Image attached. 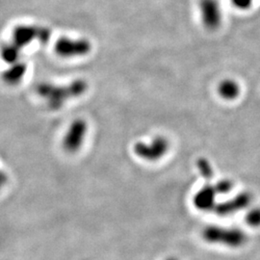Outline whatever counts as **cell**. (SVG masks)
I'll return each instance as SVG.
<instances>
[{
	"mask_svg": "<svg viewBox=\"0 0 260 260\" xmlns=\"http://www.w3.org/2000/svg\"><path fill=\"white\" fill-rule=\"evenodd\" d=\"M248 223L252 225H258L260 224V209H254L251 213L248 215Z\"/></svg>",
	"mask_w": 260,
	"mask_h": 260,
	"instance_id": "obj_14",
	"label": "cell"
},
{
	"mask_svg": "<svg viewBox=\"0 0 260 260\" xmlns=\"http://www.w3.org/2000/svg\"><path fill=\"white\" fill-rule=\"evenodd\" d=\"M202 23L207 30L216 31L223 22V12L219 0H199Z\"/></svg>",
	"mask_w": 260,
	"mask_h": 260,
	"instance_id": "obj_4",
	"label": "cell"
},
{
	"mask_svg": "<svg viewBox=\"0 0 260 260\" xmlns=\"http://www.w3.org/2000/svg\"><path fill=\"white\" fill-rule=\"evenodd\" d=\"M197 164H198L199 171L203 175V177H205V178H210L212 177L213 171H212V168L210 166V163L207 160H205L204 158L199 159Z\"/></svg>",
	"mask_w": 260,
	"mask_h": 260,
	"instance_id": "obj_12",
	"label": "cell"
},
{
	"mask_svg": "<svg viewBox=\"0 0 260 260\" xmlns=\"http://www.w3.org/2000/svg\"><path fill=\"white\" fill-rule=\"evenodd\" d=\"M253 1L254 0H231V3L235 9L245 12L251 9L253 5Z\"/></svg>",
	"mask_w": 260,
	"mask_h": 260,
	"instance_id": "obj_13",
	"label": "cell"
},
{
	"mask_svg": "<svg viewBox=\"0 0 260 260\" xmlns=\"http://www.w3.org/2000/svg\"><path fill=\"white\" fill-rule=\"evenodd\" d=\"M26 72H27L26 64L19 61L15 64L10 65L9 69H7L3 74V79L9 85H16L23 79V77L26 75Z\"/></svg>",
	"mask_w": 260,
	"mask_h": 260,
	"instance_id": "obj_10",
	"label": "cell"
},
{
	"mask_svg": "<svg viewBox=\"0 0 260 260\" xmlns=\"http://www.w3.org/2000/svg\"><path fill=\"white\" fill-rule=\"evenodd\" d=\"M88 84L83 79H76L67 86H57L51 83L39 84L37 93L47 101L52 110L60 109L69 100L78 98L86 93Z\"/></svg>",
	"mask_w": 260,
	"mask_h": 260,
	"instance_id": "obj_1",
	"label": "cell"
},
{
	"mask_svg": "<svg viewBox=\"0 0 260 260\" xmlns=\"http://www.w3.org/2000/svg\"><path fill=\"white\" fill-rule=\"evenodd\" d=\"M166 260H177V258H174V257H171V258H168Z\"/></svg>",
	"mask_w": 260,
	"mask_h": 260,
	"instance_id": "obj_16",
	"label": "cell"
},
{
	"mask_svg": "<svg viewBox=\"0 0 260 260\" xmlns=\"http://www.w3.org/2000/svg\"><path fill=\"white\" fill-rule=\"evenodd\" d=\"M133 150L138 157L147 161H156L163 157L169 150V142L165 137L157 136L149 143L137 142Z\"/></svg>",
	"mask_w": 260,
	"mask_h": 260,
	"instance_id": "obj_5",
	"label": "cell"
},
{
	"mask_svg": "<svg viewBox=\"0 0 260 260\" xmlns=\"http://www.w3.org/2000/svg\"><path fill=\"white\" fill-rule=\"evenodd\" d=\"M218 93L220 96L225 101H233L237 99L241 93L240 84L234 79H223L218 86Z\"/></svg>",
	"mask_w": 260,
	"mask_h": 260,
	"instance_id": "obj_9",
	"label": "cell"
},
{
	"mask_svg": "<svg viewBox=\"0 0 260 260\" xmlns=\"http://www.w3.org/2000/svg\"><path fill=\"white\" fill-rule=\"evenodd\" d=\"M217 194L216 188L212 186L205 185L194 197V205L198 209L210 210L216 207L215 197Z\"/></svg>",
	"mask_w": 260,
	"mask_h": 260,
	"instance_id": "obj_8",
	"label": "cell"
},
{
	"mask_svg": "<svg viewBox=\"0 0 260 260\" xmlns=\"http://www.w3.org/2000/svg\"><path fill=\"white\" fill-rule=\"evenodd\" d=\"M88 130L87 122L77 119L72 122L63 141L64 149L69 152H75L81 148Z\"/></svg>",
	"mask_w": 260,
	"mask_h": 260,
	"instance_id": "obj_7",
	"label": "cell"
},
{
	"mask_svg": "<svg viewBox=\"0 0 260 260\" xmlns=\"http://www.w3.org/2000/svg\"><path fill=\"white\" fill-rule=\"evenodd\" d=\"M91 49L92 46L88 40L67 37L60 38L54 47L56 54L64 58L82 57L90 53Z\"/></svg>",
	"mask_w": 260,
	"mask_h": 260,
	"instance_id": "obj_3",
	"label": "cell"
},
{
	"mask_svg": "<svg viewBox=\"0 0 260 260\" xmlns=\"http://www.w3.org/2000/svg\"><path fill=\"white\" fill-rule=\"evenodd\" d=\"M215 188H216L217 193H221V194H223V193H226V192H229V191L231 190V188H232V185H231V183H230L229 181L224 180V181L220 182L218 185H216Z\"/></svg>",
	"mask_w": 260,
	"mask_h": 260,
	"instance_id": "obj_15",
	"label": "cell"
},
{
	"mask_svg": "<svg viewBox=\"0 0 260 260\" xmlns=\"http://www.w3.org/2000/svg\"><path fill=\"white\" fill-rule=\"evenodd\" d=\"M203 235L205 241L229 246H238L244 241L243 235L238 231L226 230L219 226H207Z\"/></svg>",
	"mask_w": 260,
	"mask_h": 260,
	"instance_id": "obj_6",
	"label": "cell"
},
{
	"mask_svg": "<svg viewBox=\"0 0 260 260\" xmlns=\"http://www.w3.org/2000/svg\"><path fill=\"white\" fill-rule=\"evenodd\" d=\"M20 50L21 48L16 46L14 43L4 45L1 50V56L3 61L9 65L19 62Z\"/></svg>",
	"mask_w": 260,
	"mask_h": 260,
	"instance_id": "obj_11",
	"label": "cell"
},
{
	"mask_svg": "<svg viewBox=\"0 0 260 260\" xmlns=\"http://www.w3.org/2000/svg\"><path fill=\"white\" fill-rule=\"evenodd\" d=\"M51 36L49 28L37 25H18L14 28L12 39L16 46L23 48L31 43L38 41L41 44H47Z\"/></svg>",
	"mask_w": 260,
	"mask_h": 260,
	"instance_id": "obj_2",
	"label": "cell"
}]
</instances>
